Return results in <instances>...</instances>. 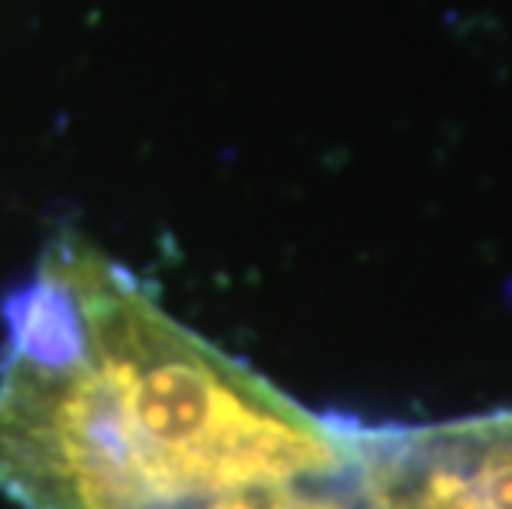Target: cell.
Returning <instances> with one entry per match:
<instances>
[{"label":"cell","mask_w":512,"mask_h":509,"mask_svg":"<svg viewBox=\"0 0 512 509\" xmlns=\"http://www.w3.org/2000/svg\"><path fill=\"white\" fill-rule=\"evenodd\" d=\"M357 443L367 509H512V417Z\"/></svg>","instance_id":"cell-2"},{"label":"cell","mask_w":512,"mask_h":509,"mask_svg":"<svg viewBox=\"0 0 512 509\" xmlns=\"http://www.w3.org/2000/svg\"><path fill=\"white\" fill-rule=\"evenodd\" d=\"M0 318V493L20 509H219L357 467V430L179 324L83 235L53 238Z\"/></svg>","instance_id":"cell-1"}]
</instances>
